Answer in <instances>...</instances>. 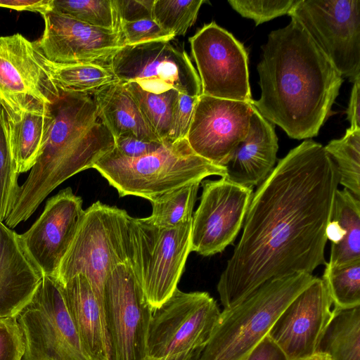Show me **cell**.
Returning <instances> with one entry per match:
<instances>
[{
    "mask_svg": "<svg viewBox=\"0 0 360 360\" xmlns=\"http://www.w3.org/2000/svg\"><path fill=\"white\" fill-rule=\"evenodd\" d=\"M339 174L324 146L303 141L253 193L241 237L217 289L224 309L264 283L326 265V229Z\"/></svg>",
    "mask_w": 360,
    "mask_h": 360,
    "instance_id": "1",
    "label": "cell"
},
{
    "mask_svg": "<svg viewBox=\"0 0 360 360\" xmlns=\"http://www.w3.org/2000/svg\"><path fill=\"white\" fill-rule=\"evenodd\" d=\"M257 65L261 96L252 105L288 136H317L339 94L342 77L295 20L274 30Z\"/></svg>",
    "mask_w": 360,
    "mask_h": 360,
    "instance_id": "2",
    "label": "cell"
},
{
    "mask_svg": "<svg viewBox=\"0 0 360 360\" xmlns=\"http://www.w3.org/2000/svg\"><path fill=\"white\" fill-rule=\"evenodd\" d=\"M51 110L53 121L47 142L4 220L11 229L30 218L57 186L93 168L115 148V139L100 119L91 95L60 91Z\"/></svg>",
    "mask_w": 360,
    "mask_h": 360,
    "instance_id": "3",
    "label": "cell"
},
{
    "mask_svg": "<svg viewBox=\"0 0 360 360\" xmlns=\"http://www.w3.org/2000/svg\"><path fill=\"white\" fill-rule=\"evenodd\" d=\"M120 196L134 195L150 201L210 176L226 175L225 167L195 154L186 139L164 144L138 158L120 155L115 148L93 167Z\"/></svg>",
    "mask_w": 360,
    "mask_h": 360,
    "instance_id": "4",
    "label": "cell"
},
{
    "mask_svg": "<svg viewBox=\"0 0 360 360\" xmlns=\"http://www.w3.org/2000/svg\"><path fill=\"white\" fill-rule=\"evenodd\" d=\"M314 278L300 273L272 279L224 309L199 360H245L281 312Z\"/></svg>",
    "mask_w": 360,
    "mask_h": 360,
    "instance_id": "5",
    "label": "cell"
},
{
    "mask_svg": "<svg viewBox=\"0 0 360 360\" xmlns=\"http://www.w3.org/2000/svg\"><path fill=\"white\" fill-rule=\"evenodd\" d=\"M130 217L126 210L101 201L84 210L54 278L62 283L78 274L84 275L103 305L107 277L118 265L127 264Z\"/></svg>",
    "mask_w": 360,
    "mask_h": 360,
    "instance_id": "6",
    "label": "cell"
},
{
    "mask_svg": "<svg viewBox=\"0 0 360 360\" xmlns=\"http://www.w3.org/2000/svg\"><path fill=\"white\" fill-rule=\"evenodd\" d=\"M192 221L163 228L147 217L131 216L127 231V264L155 309L177 288L191 251Z\"/></svg>",
    "mask_w": 360,
    "mask_h": 360,
    "instance_id": "7",
    "label": "cell"
},
{
    "mask_svg": "<svg viewBox=\"0 0 360 360\" xmlns=\"http://www.w3.org/2000/svg\"><path fill=\"white\" fill-rule=\"evenodd\" d=\"M60 96L34 41L20 33L0 36V103L13 123L25 112L49 110Z\"/></svg>",
    "mask_w": 360,
    "mask_h": 360,
    "instance_id": "8",
    "label": "cell"
},
{
    "mask_svg": "<svg viewBox=\"0 0 360 360\" xmlns=\"http://www.w3.org/2000/svg\"><path fill=\"white\" fill-rule=\"evenodd\" d=\"M221 311L207 292L178 288L153 309L147 337V357L162 359L204 347Z\"/></svg>",
    "mask_w": 360,
    "mask_h": 360,
    "instance_id": "9",
    "label": "cell"
},
{
    "mask_svg": "<svg viewBox=\"0 0 360 360\" xmlns=\"http://www.w3.org/2000/svg\"><path fill=\"white\" fill-rule=\"evenodd\" d=\"M16 318L25 342L21 360H90L54 277L44 276L31 302Z\"/></svg>",
    "mask_w": 360,
    "mask_h": 360,
    "instance_id": "10",
    "label": "cell"
},
{
    "mask_svg": "<svg viewBox=\"0 0 360 360\" xmlns=\"http://www.w3.org/2000/svg\"><path fill=\"white\" fill-rule=\"evenodd\" d=\"M288 15L342 77L360 78V0H297Z\"/></svg>",
    "mask_w": 360,
    "mask_h": 360,
    "instance_id": "11",
    "label": "cell"
},
{
    "mask_svg": "<svg viewBox=\"0 0 360 360\" xmlns=\"http://www.w3.org/2000/svg\"><path fill=\"white\" fill-rule=\"evenodd\" d=\"M103 306L109 360H146L153 311L127 264L107 277Z\"/></svg>",
    "mask_w": 360,
    "mask_h": 360,
    "instance_id": "12",
    "label": "cell"
},
{
    "mask_svg": "<svg viewBox=\"0 0 360 360\" xmlns=\"http://www.w3.org/2000/svg\"><path fill=\"white\" fill-rule=\"evenodd\" d=\"M170 41L124 46L105 66L118 82H136L148 92L161 94L175 89L191 96H199L201 84L196 70L186 51Z\"/></svg>",
    "mask_w": 360,
    "mask_h": 360,
    "instance_id": "13",
    "label": "cell"
},
{
    "mask_svg": "<svg viewBox=\"0 0 360 360\" xmlns=\"http://www.w3.org/2000/svg\"><path fill=\"white\" fill-rule=\"evenodd\" d=\"M201 94L252 103L248 58L243 45L214 22L189 38Z\"/></svg>",
    "mask_w": 360,
    "mask_h": 360,
    "instance_id": "14",
    "label": "cell"
},
{
    "mask_svg": "<svg viewBox=\"0 0 360 360\" xmlns=\"http://www.w3.org/2000/svg\"><path fill=\"white\" fill-rule=\"evenodd\" d=\"M200 204L193 214L191 251L207 257L223 252L243 228L253 190L227 180L201 181Z\"/></svg>",
    "mask_w": 360,
    "mask_h": 360,
    "instance_id": "15",
    "label": "cell"
},
{
    "mask_svg": "<svg viewBox=\"0 0 360 360\" xmlns=\"http://www.w3.org/2000/svg\"><path fill=\"white\" fill-rule=\"evenodd\" d=\"M253 109L252 103L200 95L186 137L191 148L210 162L224 167L246 137Z\"/></svg>",
    "mask_w": 360,
    "mask_h": 360,
    "instance_id": "16",
    "label": "cell"
},
{
    "mask_svg": "<svg viewBox=\"0 0 360 360\" xmlns=\"http://www.w3.org/2000/svg\"><path fill=\"white\" fill-rule=\"evenodd\" d=\"M42 17L44 31L34 43L53 64L105 66L123 46L120 32L91 26L53 11Z\"/></svg>",
    "mask_w": 360,
    "mask_h": 360,
    "instance_id": "17",
    "label": "cell"
},
{
    "mask_svg": "<svg viewBox=\"0 0 360 360\" xmlns=\"http://www.w3.org/2000/svg\"><path fill=\"white\" fill-rule=\"evenodd\" d=\"M332 304L324 281L315 277L281 312L267 336L288 360L311 356L333 316Z\"/></svg>",
    "mask_w": 360,
    "mask_h": 360,
    "instance_id": "18",
    "label": "cell"
},
{
    "mask_svg": "<svg viewBox=\"0 0 360 360\" xmlns=\"http://www.w3.org/2000/svg\"><path fill=\"white\" fill-rule=\"evenodd\" d=\"M82 199L70 187L60 190L24 233L23 246L44 276L55 277L84 213Z\"/></svg>",
    "mask_w": 360,
    "mask_h": 360,
    "instance_id": "19",
    "label": "cell"
},
{
    "mask_svg": "<svg viewBox=\"0 0 360 360\" xmlns=\"http://www.w3.org/2000/svg\"><path fill=\"white\" fill-rule=\"evenodd\" d=\"M43 277L20 234L0 221V318L16 317L31 302Z\"/></svg>",
    "mask_w": 360,
    "mask_h": 360,
    "instance_id": "20",
    "label": "cell"
},
{
    "mask_svg": "<svg viewBox=\"0 0 360 360\" xmlns=\"http://www.w3.org/2000/svg\"><path fill=\"white\" fill-rule=\"evenodd\" d=\"M278 148L273 124L254 108L248 133L225 165L224 177L243 186H258L274 169Z\"/></svg>",
    "mask_w": 360,
    "mask_h": 360,
    "instance_id": "21",
    "label": "cell"
},
{
    "mask_svg": "<svg viewBox=\"0 0 360 360\" xmlns=\"http://www.w3.org/2000/svg\"><path fill=\"white\" fill-rule=\"evenodd\" d=\"M58 283L88 357L90 360H109L103 305L88 279L78 274Z\"/></svg>",
    "mask_w": 360,
    "mask_h": 360,
    "instance_id": "22",
    "label": "cell"
},
{
    "mask_svg": "<svg viewBox=\"0 0 360 360\" xmlns=\"http://www.w3.org/2000/svg\"><path fill=\"white\" fill-rule=\"evenodd\" d=\"M92 97L100 119L114 139L127 136L162 143L148 126L122 83L116 79L98 90Z\"/></svg>",
    "mask_w": 360,
    "mask_h": 360,
    "instance_id": "23",
    "label": "cell"
},
{
    "mask_svg": "<svg viewBox=\"0 0 360 360\" xmlns=\"http://www.w3.org/2000/svg\"><path fill=\"white\" fill-rule=\"evenodd\" d=\"M326 237L331 243L326 266L360 260V201L346 188L338 189L335 194Z\"/></svg>",
    "mask_w": 360,
    "mask_h": 360,
    "instance_id": "24",
    "label": "cell"
},
{
    "mask_svg": "<svg viewBox=\"0 0 360 360\" xmlns=\"http://www.w3.org/2000/svg\"><path fill=\"white\" fill-rule=\"evenodd\" d=\"M53 116L50 109L44 112H25L13 123L12 150L15 169L19 175L30 170L47 142Z\"/></svg>",
    "mask_w": 360,
    "mask_h": 360,
    "instance_id": "25",
    "label": "cell"
},
{
    "mask_svg": "<svg viewBox=\"0 0 360 360\" xmlns=\"http://www.w3.org/2000/svg\"><path fill=\"white\" fill-rule=\"evenodd\" d=\"M330 360H360V306L333 309L317 352Z\"/></svg>",
    "mask_w": 360,
    "mask_h": 360,
    "instance_id": "26",
    "label": "cell"
},
{
    "mask_svg": "<svg viewBox=\"0 0 360 360\" xmlns=\"http://www.w3.org/2000/svg\"><path fill=\"white\" fill-rule=\"evenodd\" d=\"M122 83V82H121ZM136 101L146 122L164 143L171 136L179 102V93L171 89L161 94L143 90L136 82L122 83Z\"/></svg>",
    "mask_w": 360,
    "mask_h": 360,
    "instance_id": "27",
    "label": "cell"
},
{
    "mask_svg": "<svg viewBox=\"0 0 360 360\" xmlns=\"http://www.w3.org/2000/svg\"><path fill=\"white\" fill-rule=\"evenodd\" d=\"M47 63L55 84L63 91L92 96L116 80L110 70L103 65L92 63L60 65L48 60Z\"/></svg>",
    "mask_w": 360,
    "mask_h": 360,
    "instance_id": "28",
    "label": "cell"
},
{
    "mask_svg": "<svg viewBox=\"0 0 360 360\" xmlns=\"http://www.w3.org/2000/svg\"><path fill=\"white\" fill-rule=\"evenodd\" d=\"M200 184L184 186L150 200L152 213L148 219L163 228L192 221Z\"/></svg>",
    "mask_w": 360,
    "mask_h": 360,
    "instance_id": "29",
    "label": "cell"
},
{
    "mask_svg": "<svg viewBox=\"0 0 360 360\" xmlns=\"http://www.w3.org/2000/svg\"><path fill=\"white\" fill-rule=\"evenodd\" d=\"M324 148L337 168L339 184L360 199V129L348 128Z\"/></svg>",
    "mask_w": 360,
    "mask_h": 360,
    "instance_id": "30",
    "label": "cell"
},
{
    "mask_svg": "<svg viewBox=\"0 0 360 360\" xmlns=\"http://www.w3.org/2000/svg\"><path fill=\"white\" fill-rule=\"evenodd\" d=\"M13 122L0 103V221H4L15 202L20 185L12 150Z\"/></svg>",
    "mask_w": 360,
    "mask_h": 360,
    "instance_id": "31",
    "label": "cell"
},
{
    "mask_svg": "<svg viewBox=\"0 0 360 360\" xmlns=\"http://www.w3.org/2000/svg\"><path fill=\"white\" fill-rule=\"evenodd\" d=\"M52 11L91 26L120 32L112 0H53Z\"/></svg>",
    "mask_w": 360,
    "mask_h": 360,
    "instance_id": "32",
    "label": "cell"
},
{
    "mask_svg": "<svg viewBox=\"0 0 360 360\" xmlns=\"http://www.w3.org/2000/svg\"><path fill=\"white\" fill-rule=\"evenodd\" d=\"M322 279L334 308L360 306V260L339 266L326 265Z\"/></svg>",
    "mask_w": 360,
    "mask_h": 360,
    "instance_id": "33",
    "label": "cell"
},
{
    "mask_svg": "<svg viewBox=\"0 0 360 360\" xmlns=\"http://www.w3.org/2000/svg\"><path fill=\"white\" fill-rule=\"evenodd\" d=\"M204 0H155L153 19L174 37L185 35L195 23Z\"/></svg>",
    "mask_w": 360,
    "mask_h": 360,
    "instance_id": "34",
    "label": "cell"
},
{
    "mask_svg": "<svg viewBox=\"0 0 360 360\" xmlns=\"http://www.w3.org/2000/svg\"><path fill=\"white\" fill-rule=\"evenodd\" d=\"M297 0H230L229 4L240 15L252 19L256 25L288 14Z\"/></svg>",
    "mask_w": 360,
    "mask_h": 360,
    "instance_id": "35",
    "label": "cell"
},
{
    "mask_svg": "<svg viewBox=\"0 0 360 360\" xmlns=\"http://www.w3.org/2000/svg\"><path fill=\"white\" fill-rule=\"evenodd\" d=\"M123 46L157 41H172L174 36L163 30L153 19L120 22Z\"/></svg>",
    "mask_w": 360,
    "mask_h": 360,
    "instance_id": "36",
    "label": "cell"
},
{
    "mask_svg": "<svg viewBox=\"0 0 360 360\" xmlns=\"http://www.w3.org/2000/svg\"><path fill=\"white\" fill-rule=\"evenodd\" d=\"M24 335L16 317L0 318V360H21Z\"/></svg>",
    "mask_w": 360,
    "mask_h": 360,
    "instance_id": "37",
    "label": "cell"
},
{
    "mask_svg": "<svg viewBox=\"0 0 360 360\" xmlns=\"http://www.w3.org/2000/svg\"><path fill=\"white\" fill-rule=\"evenodd\" d=\"M120 22L153 19L155 0H112Z\"/></svg>",
    "mask_w": 360,
    "mask_h": 360,
    "instance_id": "38",
    "label": "cell"
},
{
    "mask_svg": "<svg viewBox=\"0 0 360 360\" xmlns=\"http://www.w3.org/2000/svg\"><path fill=\"white\" fill-rule=\"evenodd\" d=\"M198 97L179 93L178 106L171 136L172 142L186 139Z\"/></svg>",
    "mask_w": 360,
    "mask_h": 360,
    "instance_id": "39",
    "label": "cell"
},
{
    "mask_svg": "<svg viewBox=\"0 0 360 360\" xmlns=\"http://www.w3.org/2000/svg\"><path fill=\"white\" fill-rule=\"evenodd\" d=\"M164 144L165 143L127 136L115 139V149L120 155L127 158H138L151 153Z\"/></svg>",
    "mask_w": 360,
    "mask_h": 360,
    "instance_id": "40",
    "label": "cell"
},
{
    "mask_svg": "<svg viewBox=\"0 0 360 360\" xmlns=\"http://www.w3.org/2000/svg\"><path fill=\"white\" fill-rule=\"evenodd\" d=\"M245 360H288L279 347L267 336L251 351Z\"/></svg>",
    "mask_w": 360,
    "mask_h": 360,
    "instance_id": "41",
    "label": "cell"
},
{
    "mask_svg": "<svg viewBox=\"0 0 360 360\" xmlns=\"http://www.w3.org/2000/svg\"><path fill=\"white\" fill-rule=\"evenodd\" d=\"M53 0H0V7L18 11L39 13L43 16L52 11Z\"/></svg>",
    "mask_w": 360,
    "mask_h": 360,
    "instance_id": "42",
    "label": "cell"
},
{
    "mask_svg": "<svg viewBox=\"0 0 360 360\" xmlns=\"http://www.w3.org/2000/svg\"><path fill=\"white\" fill-rule=\"evenodd\" d=\"M360 78L353 82L349 105L347 111L350 129H360Z\"/></svg>",
    "mask_w": 360,
    "mask_h": 360,
    "instance_id": "43",
    "label": "cell"
},
{
    "mask_svg": "<svg viewBox=\"0 0 360 360\" xmlns=\"http://www.w3.org/2000/svg\"><path fill=\"white\" fill-rule=\"evenodd\" d=\"M204 347L194 349L176 355L169 356L162 359L148 358L146 360H199Z\"/></svg>",
    "mask_w": 360,
    "mask_h": 360,
    "instance_id": "44",
    "label": "cell"
},
{
    "mask_svg": "<svg viewBox=\"0 0 360 360\" xmlns=\"http://www.w3.org/2000/svg\"><path fill=\"white\" fill-rule=\"evenodd\" d=\"M299 360H330V359L326 354L316 352L311 356Z\"/></svg>",
    "mask_w": 360,
    "mask_h": 360,
    "instance_id": "45",
    "label": "cell"
}]
</instances>
